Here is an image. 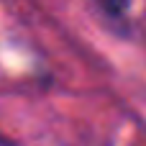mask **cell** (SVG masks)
Here are the masks:
<instances>
[{"instance_id":"6da1fadb","label":"cell","mask_w":146,"mask_h":146,"mask_svg":"<svg viewBox=\"0 0 146 146\" xmlns=\"http://www.w3.org/2000/svg\"><path fill=\"white\" fill-rule=\"evenodd\" d=\"M98 3H100L110 15H121V13L128 8V0H98Z\"/></svg>"},{"instance_id":"7a4b0ae2","label":"cell","mask_w":146,"mask_h":146,"mask_svg":"<svg viewBox=\"0 0 146 146\" xmlns=\"http://www.w3.org/2000/svg\"><path fill=\"white\" fill-rule=\"evenodd\" d=\"M0 146H15V144H13V141H8V139H3V136H0Z\"/></svg>"}]
</instances>
